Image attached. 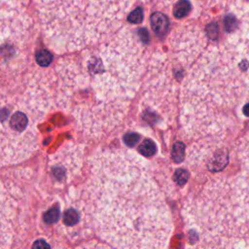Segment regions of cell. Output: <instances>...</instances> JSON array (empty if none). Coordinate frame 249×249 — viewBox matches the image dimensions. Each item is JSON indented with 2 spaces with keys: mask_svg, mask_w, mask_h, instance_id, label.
Masks as SVG:
<instances>
[{
  "mask_svg": "<svg viewBox=\"0 0 249 249\" xmlns=\"http://www.w3.org/2000/svg\"><path fill=\"white\" fill-rule=\"evenodd\" d=\"M86 209L97 234L116 249H163L171 221L145 164L124 151H105L90 161Z\"/></svg>",
  "mask_w": 249,
  "mask_h": 249,
  "instance_id": "cell-1",
  "label": "cell"
},
{
  "mask_svg": "<svg viewBox=\"0 0 249 249\" xmlns=\"http://www.w3.org/2000/svg\"><path fill=\"white\" fill-rule=\"evenodd\" d=\"M119 35L60 59L54 68L57 104L88 135L106 133L116 125L124 114L122 99L138 78V47L130 37Z\"/></svg>",
  "mask_w": 249,
  "mask_h": 249,
  "instance_id": "cell-2",
  "label": "cell"
},
{
  "mask_svg": "<svg viewBox=\"0 0 249 249\" xmlns=\"http://www.w3.org/2000/svg\"><path fill=\"white\" fill-rule=\"evenodd\" d=\"M130 0H36L39 22L50 44L74 52L104 40Z\"/></svg>",
  "mask_w": 249,
  "mask_h": 249,
  "instance_id": "cell-3",
  "label": "cell"
},
{
  "mask_svg": "<svg viewBox=\"0 0 249 249\" xmlns=\"http://www.w3.org/2000/svg\"><path fill=\"white\" fill-rule=\"evenodd\" d=\"M50 105L37 82L0 86V167L27 160L39 145V124Z\"/></svg>",
  "mask_w": 249,
  "mask_h": 249,
  "instance_id": "cell-4",
  "label": "cell"
},
{
  "mask_svg": "<svg viewBox=\"0 0 249 249\" xmlns=\"http://www.w3.org/2000/svg\"><path fill=\"white\" fill-rule=\"evenodd\" d=\"M30 26L20 0H0V75L15 70L21 61Z\"/></svg>",
  "mask_w": 249,
  "mask_h": 249,
  "instance_id": "cell-5",
  "label": "cell"
},
{
  "mask_svg": "<svg viewBox=\"0 0 249 249\" xmlns=\"http://www.w3.org/2000/svg\"><path fill=\"white\" fill-rule=\"evenodd\" d=\"M82 163V151L78 145L68 143L50 158V173L54 183L69 182L79 171Z\"/></svg>",
  "mask_w": 249,
  "mask_h": 249,
  "instance_id": "cell-6",
  "label": "cell"
},
{
  "mask_svg": "<svg viewBox=\"0 0 249 249\" xmlns=\"http://www.w3.org/2000/svg\"><path fill=\"white\" fill-rule=\"evenodd\" d=\"M15 207L0 183V249H9L15 231Z\"/></svg>",
  "mask_w": 249,
  "mask_h": 249,
  "instance_id": "cell-7",
  "label": "cell"
},
{
  "mask_svg": "<svg viewBox=\"0 0 249 249\" xmlns=\"http://www.w3.org/2000/svg\"><path fill=\"white\" fill-rule=\"evenodd\" d=\"M151 25L154 32L159 35L162 36L166 33L168 28V18L167 17L160 13V12H155L151 16Z\"/></svg>",
  "mask_w": 249,
  "mask_h": 249,
  "instance_id": "cell-8",
  "label": "cell"
},
{
  "mask_svg": "<svg viewBox=\"0 0 249 249\" xmlns=\"http://www.w3.org/2000/svg\"><path fill=\"white\" fill-rule=\"evenodd\" d=\"M81 220L80 210L74 207L67 208L63 213V223L67 227H75Z\"/></svg>",
  "mask_w": 249,
  "mask_h": 249,
  "instance_id": "cell-9",
  "label": "cell"
},
{
  "mask_svg": "<svg viewBox=\"0 0 249 249\" xmlns=\"http://www.w3.org/2000/svg\"><path fill=\"white\" fill-rule=\"evenodd\" d=\"M191 10V3L188 0H179L173 10V15L177 18H181L186 17Z\"/></svg>",
  "mask_w": 249,
  "mask_h": 249,
  "instance_id": "cell-10",
  "label": "cell"
},
{
  "mask_svg": "<svg viewBox=\"0 0 249 249\" xmlns=\"http://www.w3.org/2000/svg\"><path fill=\"white\" fill-rule=\"evenodd\" d=\"M139 152L145 156V157H150L153 156L156 153V145L155 143L150 140V139H146L142 142V144L139 146L138 148Z\"/></svg>",
  "mask_w": 249,
  "mask_h": 249,
  "instance_id": "cell-11",
  "label": "cell"
},
{
  "mask_svg": "<svg viewBox=\"0 0 249 249\" xmlns=\"http://www.w3.org/2000/svg\"><path fill=\"white\" fill-rule=\"evenodd\" d=\"M172 158L175 162L179 163L183 160L184 157V144L182 142H176L172 148Z\"/></svg>",
  "mask_w": 249,
  "mask_h": 249,
  "instance_id": "cell-12",
  "label": "cell"
},
{
  "mask_svg": "<svg viewBox=\"0 0 249 249\" xmlns=\"http://www.w3.org/2000/svg\"><path fill=\"white\" fill-rule=\"evenodd\" d=\"M51 58L52 55L47 50H41L36 54V59L40 66H48V64L51 61Z\"/></svg>",
  "mask_w": 249,
  "mask_h": 249,
  "instance_id": "cell-13",
  "label": "cell"
},
{
  "mask_svg": "<svg viewBox=\"0 0 249 249\" xmlns=\"http://www.w3.org/2000/svg\"><path fill=\"white\" fill-rule=\"evenodd\" d=\"M59 216H60V211L57 208L53 207L47 210L45 214V221L50 225L54 224L59 219Z\"/></svg>",
  "mask_w": 249,
  "mask_h": 249,
  "instance_id": "cell-14",
  "label": "cell"
},
{
  "mask_svg": "<svg viewBox=\"0 0 249 249\" xmlns=\"http://www.w3.org/2000/svg\"><path fill=\"white\" fill-rule=\"evenodd\" d=\"M188 179H189V172L188 171L183 170V169H177L175 171L174 180L178 185H180V186L184 185L187 182Z\"/></svg>",
  "mask_w": 249,
  "mask_h": 249,
  "instance_id": "cell-15",
  "label": "cell"
},
{
  "mask_svg": "<svg viewBox=\"0 0 249 249\" xmlns=\"http://www.w3.org/2000/svg\"><path fill=\"white\" fill-rule=\"evenodd\" d=\"M128 21L131 23H140L143 19V12L140 8H137L135 10H133L127 18Z\"/></svg>",
  "mask_w": 249,
  "mask_h": 249,
  "instance_id": "cell-16",
  "label": "cell"
},
{
  "mask_svg": "<svg viewBox=\"0 0 249 249\" xmlns=\"http://www.w3.org/2000/svg\"><path fill=\"white\" fill-rule=\"evenodd\" d=\"M138 140H139L138 134L133 133V132L127 133V134H125V135L124 136V143H125L127 146H129V147L134 146Z\"/></svg>",
  "mask_w": 249,
  "mask_h": 249,
  "instance_id": "cell-17",
  "label": "cell"
},
{
  "mask_svg": "<svg viewBox=\"0 0 249 249\" xmlns=\"http://www.w3.org/2000/svg\"><path fill=\"white\" fill-rule=\"evenodd\" d=\"M32 249H50V245L44 239H37L33 242Z\"/></svg>",
  "mask_w": 249,
  "mask_h": 249,
  "instance_id": "cell-18",
  "label": "cell"
},
{
  "mask_svg": "<svg viewBox=\"0 0 249 249\" xmlns=\"http://www.w3.org/2000/svg\"><path fill=\"white\" fill-rule=\"evenodd\" d=\"M82 249H111V248H109V247H107V246H104V245H102V244H90V245H87V246H85L84 248H82Z\"/></svg>",
  "mask_w": 249,
  "mask_h": 249,
  "instance_id": "cell-19",
  "label": "cell"
},
{
  "mask_svg": "<svg viewBox=\"0 0 249 249\" xmlns=\"http://www.w3.org/2000/svg\"><path fill=\"white\" fill-rule=\"evenodd\" d=\"M243 113L245 116L249 117V103L246 104L244 107H243Z\"/></svg>",
  "mask_w": 249,
  "mask_h": 249,
  "instance_id": "cell-20",
  "label": "cell"
}]
</instances>
